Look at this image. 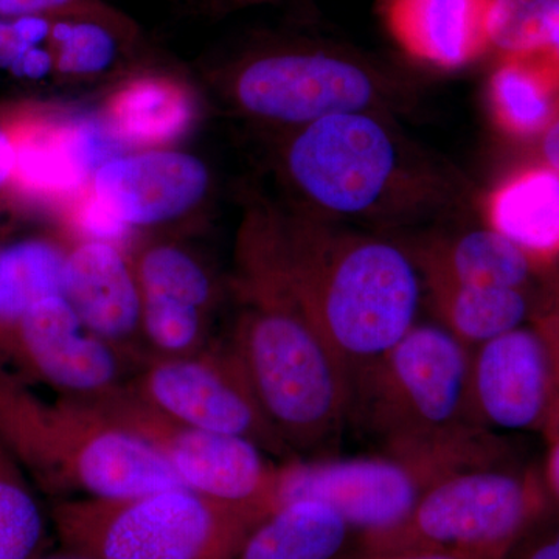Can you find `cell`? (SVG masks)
I'll use <instances>...</instances> for the list:
<instances>
[{
	"label": "cell",
	"instance_id": "6da1fadb",
	"mask_svg": "<svg viewBox=\"0 0 559 559\" xmlns=\"http://www.w3.org/2000/svg\"><path fill=\"white\" fill-rule=\"evenodd\" d=\"M234 280L293 304L352 382L417 323L425 299L403 242L270 202L246 210Z\"/></svg>",
	"mask_w": 559,
	"mask_h": 559
},
{
	"label": "cell",
	"instance_id": "7a4b0ae2",
	"mask_svg": "<svg viewBox=\"0 0 559 559\" xmlns=\"http://www.w3.org/2000/svg\"><path fill=\"white\" fill-rule=\"evenodd\" d=\"M280 178L294 207L366 230L396 229L459 207V173L419 148L384 112L326 117L285 132Z\"/></svg>",
	"mask_w": 559,
	"mask_h": 559
},
{
	"label": "cell",
	"instance_id": "3957f363",
	"mask_svg": "<svg viewBox=\"0 0 559 559\" xmlns=\"http://www.w3.org/2000/svg\"><path fill=\"white\" fill-rule=\"evenodd\" d=\"M229 336L261 409L296 459L336 455L352 425V380L310 320L278 294L231 283Z\"/></svg>",
	"mask_w": 559,
	"mask_h": 559
},
{
	"label": "cell",
	"instance_id": "277c9868",
	"mask_svg": "<svg viewBox=\"0 0 559 559\" xmlns=\"http://www.w3.org/2000/svg\"><path fill=\"white\" fill-rule=\"evenodd\" d=\"M0 444L58 500L131 498L183 487L164 459L138 437L83 401L40 399L2 360Z\"/></svg>",
	"mask_w": 559,
	"mask_h": 559
},
{
	"label": "cell",
	"instance_id": "5b68a950",
	"mask_svg": "<svg viewBox=\"0 0 559 559\" xmlns=\"http://www.w3.org/2000/svg\"><path fill=\"white\" fill-rule=\"evenodd\" d=\"M471 348L439 323H415L352 382V425L381 451L463 447L488 439L471 399Z\"/></svg>",
	"mask_w": 559,
	"mask_h": 559
},
{
	"label": "cell",
	"instance_id": "8992f818",
	"mask_svg": "<svg viewBox=\"0 0 559 559\" xmlns=\"http://www.w3.org/2000/svg\"><path fill=\"white\" fill-rule=\"evenodd\" d=\"M219 91L237 116L283 134L340 114H390L411 98L396 70L314 40L246 51L219 73Z\"/></svg>",
	"mask_w": 559,
	"mask_h": 559
},
{
	"label": "cell",
	"instance_id": "52a82bcc",
	"mask_svg": "<svg viewBox=\"0 0 559 559\" xmlns=\"http://www.w3.org/2000/svg\"><path fill=\"white\" fill-rule=\"evenodd\" d=\"M50 520L62 549L91 559H231L264 518L180 487L60 499Z\"/></svg>",
	"mask_w": 559,
	"mask_h": 559
},
{
	"label": "cell",
	"instance_id": "ba28073f",
	"mask_svg": "<svg viewBox=\"0 0 559 559\" xmlns=\"http://www.w3.org/2000/svg\"><path fill=\"white\" fill-rule=\"evenodd\" d=\"M550 506L543 476L509 457L459 469L433 484L395 527L359 536L360 554H510Z\"/></svg>",
	"mask_w": 559,
	"mask_h": 559
},
{
	"label": "cell",
	"instance_id": "9c48e42d",
	"mask_svg": "<svg viewBox=\"0 0 559 559\" xmlns=\"http://www.w3.org/2000/svg\"><path fill=\"white\" fill-rule=\"evenodd\" d=\"M509 457L498 436L463 447L381 451L367 457L336 455L280 463L278 507L319 500L340 511L360 535L399 525L433 484L459 469Z\"/></svg>",
	"mask_w": 559,
	"mask_h": 559
},
{
	"label": "cell",
	"instance_id": "30bf717a",
	"mask_svg": "<svg viewBox=\"0 0 559 559\" xmlns=\"http://www.w3.org/2000/svg\"><path fill=\"white\" fill-rule=\"evenodd\" d=\"M80 401L148 444L191 491L263 518L278 509L282 462L252 441L176 421L143 403L127 384L100 399Z\"/></svg>",
	"mask_w": 559,
	"mask_h": 559
},
{
	"label": "cell",
	"instance_id": "8fae6325",
	"mask_svg": "<svg viewBox=\"0 0 559 559\" xmlns=\"http://www.w3.org/2000/svg\"><path fill=\"white\" fill-rule=\"evenodd\" d=\"M143 403L183 425L252 441L278 462L293 452L272 428L229 342H213L197 355L148 356L127 381Z\"/></svg>",
	"mask_w": 559,
	"mask_h": 559
},
{
	"label": "cell",
	"instance_id": "7c38bea8",
	"mask_svg": "<svg viewBox=\"0 0 559 559\" xmlns=\"http://www.w3.org/2000/svg\"><path fill=\"white\" fill-rule=\"evenodd\" d=\"M86 226L102 240L130 229H156L189 218L207 202L213 176L187 151L120 154L92 175Z\"/></svg>",
	"mask_w": 559,
	"mask_h": 559
},
{
	"label": "cell",
	"instance_id": "4fadbf2b",
	"mask_svg": "<svg viewBox=\"0 0 559 559\" xmlns=\"http://www.w3.org/2000/svg\"><path fill=\"white\" fill-rule=\"evenodd\" d=\"M0 356L76 400L108 395L127 384L138 367V360L91 333L62 296L39 300L0 330Z\"/></svg>",
	"mask_w": 559,
	"mask_h": 559
},
{
	"label": "cell",
	"instance_id": "5bb4252c",
	"mask_svg": "<svg viewBox=\"0 0 559 559\" xmlns=\"http://www.w3.org/2000/svg\"><path fill=\"white\" fill-rule=\"evenodd\" d=\"M471 399L488 432H544L559 400L547 342L535 323L471 349Z\"/></svg>",
	"mask_w": 559,
	"mask_h": 559
},
{
	"label": "cell",
	"instance_id": "9a60e30c",
	"mask_svg": "<svg viewBox=\"0 0 559 559\" xmlns=\"http://www.w3.org/2000/svg\"><path fill=\"white\" fill-rule=\"evenodd\" d=\"M62 297L83 325L132 359L145 358L142 296L131 257L110 240L87 238L68 249Z\"/></svg>",
	"mask_w": 559,
	"mask_h": 559
},
{
	"label": "cell",
	"instance_id": "2e32d148",
	"mask_svg": "<svg viewBox=\"0 0 559 559\" xmlns=\"http://www.w3.org/2000/svg\"><path fill=\"white\" fill-rule=\"evenodd\" d=\"M403 245L417 264L421 280L539 293L557 271L543 266L489 227L425 235Z\"/></svg>",
	"mask_w": 559,
	"mask_h": 559
},
{
	"label": "cell",
	"instance_id": "e0dca14e",
	"mask_svg": "<svg viewBox=\"0 0 559 559\" xmlns=\"http://www.w3.org/2000/svg\"><path fill=\"white\" fill-rule=\"evenodd\" d=\"M491 0H382L385 28L415 60L459 69L489 50Z\"/></svg>",
	"mask_w": 559,
	"mask_h": 559
},
{
	"label": "cell",
	"instance_id": "ac0fdd59",
	"mask_svg": "<svg viewBox=\"0 0 559 559\" xmlns=\"http://www.w3.org/2000/svg\"><path fill=\"white\" fill-rule=\"evenodd\" d=\"M489 229L546 267L559 260V173L546 165L524 168L499 183L485 200Z\"/></svg>",
	"mask_w": 559,
	"mask_h": 559
},
{
	"label": "cell",
	"instance_id": "d6986e66",
	"mask_svg": "<svg viewBox=\"0 0 559 559\" xmlns=\"http://www.w3.org/2000/svg\"><path fill=\"white\" fill-rule=\"evenodd\" d=\"M359 554V533L319 500L283 503L259 522L231 559H347Z\"/></svg>",
	"mask_w": 559,
	"mask_h": 559
},
{
	"label": "cell",
	"instance_id": "ffe728a7",
	"mask_svg": "<svg viewBox=\"0 0 559 559\" xmlns=\"http://www.w3.org/2000/svg\"><path fill=\"white\" fill-rule=\"evenodd\" d=\"M421 282L437 323L471 349L532 322L540 293L441 280Z\"/></svg>",
	"mask_w": 559,
	"mask_h": 559
},
{
	"label": "cell",
	"instance_id": "44dd1931",
	"mask_svg": "<svg viewBox=\"0 0 559 559\" xmlns=\"http://www.w3.org/2000/svg\"><path fill=\"white\" fill-rule=\"evenodd\" d=\"M488 102L506 134L539 139L559 119V68L539 51L500 57Z\"/></svg>",
	"mask_w": 559,
	"mask_h": 559
},
{
	"label": "cell",
	"instance_id": "7402d4cb",
	"mask_svg": "<svg viewBox=\"0 0 559 559\" xmlns=\"http://www.w3.org/2000/svg\"><path fill=\"white\" fill-rule=\"evenodd\" d=\"M124 83L110 97L103 117L121 145L160 148L190 127L197 105L178 80L143 73Z\"/></svg>",
	"mask_w": 559,
	"mask_h": 559
},
{
	"label": "cell",
	"instance_id": "603a6c76",
	"mask_svg": "<svg viewBox=\"0 0 559 559\" xmlns=\"http://www.w3.org/2000/svg\"><path fill=\"white\" fill-rule=\"evenodd\" d=\"M130 257L140 293L167 297L215 316L223 286L197 250L173 240H146Z\"/></svg>",
	"mask_w": 559,
	"mask_h": 559
},
{
	"label": "cell",
	"instance_id": "cb8c5ba5",
	"mask_svg": "<svg viewBox=\"0 0 559 559\" xmlns=\"http://www.w3.org/2000/svg\"><path fill=\"white\" fill-rule=\"evenodd\" d=\"M68 249L47 238H28L0 249V330L9 329L33 305L62 296Z\"/></svg>",
	"mask_w": 559,
	"mask_h": 559
},
{
	"label": "cell",
	"instance_id": "d4e9b609",
	"mask_svg": "<svg viewBox=\"0 0 559 559\" xmlns=\"http://www.w3.org/2000/svg\"><path fill=\"white\" fill-rule=\"evenodd\" d=\"M46 46L55 81L73 84L110 75L135 43L102 22L49 17Z\"/></svg>",
	"mask_w": 559,
	"mask_h": 559
},
{
	"label": "cell",
	"instance_id": "484cf974",
	"mask_svg": "<svg viewBox=\"0 0 559 559\" xmlns=\"http://www.w3.org/2000/svg\"><path fill=\"white\" fill-rule=\"evenodd\" d=\"M46 520L27 474L0 444V559H33L43 554Z\"/></svg>",
	"mask_w": 559,
	"mask_h": 559
},
{
	"label": "cell",
	"instance_id": "4316f807",
	"mask_svg": "<svg viewBox=\"0 0 559 559\" xmlns=\"http://www.w3.org/2000/svg\"><path fill=\"white\" fill-rule=\"evenodd\" d=\"M140 336L145 355L180 358L213 344L212 316L167 297L142 294Z\"/></svg>",
	"mask_w": 559,
	"mask_h": 559
},
{
	"label": "cell",
	"instance_id": "83f0119b",
	"mask_svg": "<svg viewBox=\"0 0 559 559\" xmlns=\"http://www.w3.org/2000/svg\"><path fill=\"white\" fill-rule=\"evenodd\" d=\"M488 40L499 58L557 46L559 0H491Z\"/></svg>",
	"mask_w": 559,
	"mask_h": 559
},
{
	"label": "cell",
	"instance_id": "f1b7e54d",
	"mask_svg": "<svg viewBox=\"0 0 559 559\" xmlns=\"http://www.w3.org/2000/svg\"><path fill=\"white\" fill-rule=\"evenodd\" d=\"M22 17H75L109 25L124 38L138 43L139 27L123 11L106 0H0V20Z\"/></svg>",
	"mask_w": 559,
	"mask_h": 559
},
{
	"label": "cell",
	"instance_id": "f546056e",
	"mask_svg": "<svg viewBox=\"0 0 559 559\" xmlns=\"http://www.w3.org/2000/svg\"><path fill=\"white\" fill-rule=\"evenodd\" d=\"M507 559H559V509L551 500L514 544Z\"/></svg>",
	"mask_w": 559,
	"mask_h": 559
},
{
	"label": "cell",
	"instance_id": "4dcf8cb0",
	"mask_svg": "<svg viewBox=\"0 0 559 559\" xmlns=\"http://www.w3.org/2000/svg\"><path fill=\"white\" fill-rule=\"evenodd\" d=\"M543 433L547 440V454L540 476H543L547 495L559 509V400L549 425L546 426Z\"/></svg>",
	"mask_w": 559,
	"mask_h": 559
},
{
	"label": "cell",
	"instance_id": "1f68e13d",
	"mask_svg": "<svg viewBox=\"0 0 559 559\" xmlns=\"http://www.w3.org/2000/svg\"><path fill=\"white\" fill-rule=\"evenodd\" d=\"M492 551H409V554H355L347 559H507Z\"/></svg>",
	"mask_w": 559,
	"mask_h": 559
},
{
	"label": "cell",
	"instance_id": "d6a6232c",
	"mask_svg": "<svg viewBox=\"0 0 559 559\" xmlns=\"http://www.w3.org/2000/svg\"><path fill=\"white\" fill-rule=\"evenodd\" d=\"M17 168V135L0 121V191L14 182Z\"/></svg>",
	"mask_w": 559,
	"mask_h": 559
},
{
	"label": "cell",
	"instance_id": "836d02e7",
	"mask_svg": "<svg viewBox=\"0 0 559 559\" xmlns=\"http://www.w3.org/2000/svg\"><path fill=\"white\" fill-rule=\"evenodd\" d=\"M540 165L559 173V119L538 139Z\"/></svg>",
	"mask_w": 559,
	"mask_h": 559
},
{
	"label": "cell",
	"instance_id": "e575fe53",
	"mask_svg": "<svg viewBox=\"0 0 559 559\" xmlns=\"http://www.w3.org/2000/svg\"><path fill=\"white\" fill-rule=\"evenodd\" d=\"M33 559H91L87 557H84V555L76 554V551L62 549L61 551H57V554H50V555H38V557Z\"/></svg>",
	"mask_w": 559,
	"mask_h": 559
},
{
	"label": "cell",
	"instance_id": "d590c367",
	"mask_svg": "<svg viewBox=\"0 0 559 559\" xmlns=\"http://www.w3.org/2000/svg\"><path fill=\"white\" fill-rule=\"evenodd\" d=\"M264 2H275V0H249L248 5H252V3H264Z\"/></svg>",
	"mask_w": 559,
	"mask_h": 559
},
{
	"label": "cell",
	"instance_id": "8d00e7d4",
	"mask_svg": "<svg viewBox=\"0 0 559 559\" xmlns=\"http://www.w3.org/2000/svg\"><path fill=\"white\" fill-rule=\"evenodd\" d=\"M231 2L238 3V5H246V2H248V0H231Z\"/></svg>",
	"mask_w": 559,
	"mask_h": 559
},
{
	"label": "cell",
	"instance_id": "74e56055",
	"mask_svg": "<svg viewBox=\"0 0 559 559\" xmlns=\"http://www.w3.org/2000/svg\"><path fill=\"white\" fill-rule=\"evenodd\" d=\"M190 2H213V0H190Z\"/></svg>",
	"mask_w": 559,
	"mask_h": 559
}]
</instances>
